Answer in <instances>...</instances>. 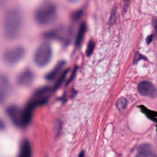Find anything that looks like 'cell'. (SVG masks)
<instances>
[{
  "mask_svg": "<svg viewBox=\"0 0 157 157\" xmlns=\"http://www.w3.org/2000/svg\"><path fill=\"white\" fill-rule=\"evenodd\" d=\"M23 25V13L17 7H11L5 13L2 31L4 37L7 40L17 39L21 32Z\"/></svg>",
  "mask_w": 157,
  "mask_h": 157,
  "instance_id": "obj_1",
  "label": "cell"
},
{
  "mask_svg": "<svg viewBox=\"0 0 157 157\" xmlns=\"http://www.w3.org/2000/svg\"><path fill=\"white\" fill-rule=\"evenodd\" d=\"M58 16L57 8L51 2H44L40 4L35 10L34 18L40 25H48L54 23Z\"/></svg>",
  "mask_w": 157,
  "mask_h": 157,
  "instance_id": "obj_2",
  "label": "cell"
},
{
  "mask_svg": "<svg viewBox=\"0 0 157 157\" xmlns=\"http://www.w3.org/2000/svg\"><path fill=\"white\" fill-rule=\"evenodd\" d=\"M52 48L48 42L40 44L35 50L33 55V61L36 66L40 67L46 66L51 61Z\"/></svg>",
  "mask_w": 157,
  "mask_h": 157,
  "instance_id": "obj_3",
  "label": "cell"
},
{
  "mask_svg": "<svg viewBox=\"0 0 157 157\" xmlns=\"http://www.w3.org/2000/svg\"><path fill=\"white\" fill-rule=\"evenodd\" d=\"M25 55V49L20 45L7 48L2 55L4 63L9 65H15L23 59Z\"/></svg>",
  "mask_w": 157,
  "mask_h": 157,
  "instance_id": "obj_4",
  "label": "cell"
},
{
  "mask_svg": "<svg viewBox=\"0 0 157 157\" xmlns=\"http://www.w3.org/2000/svg\"><path fill=\"white\" fill-rule=\"evenodd\" d=\"M6 112L12 122L17 126L25 128L26 126L25 121L23 109L16 105H10L7 107Z\"/></svg>",
  "mask_w": 157,
  "mask_h": 157,
  "instance_id": "obj_5",
  "label": "cell"
},
{
  "mask_svg": "<svg viewBox=\"0 0 157 157\" xmlns=\"http://www.w3.org/2000/svg\"><path fill=\"white\" fill-rule=\"evenodd\" d=\"M139 93L146 97L152 99L157 98V88L151 82L148 80L140 82L137 86Z\"/></svg>",
  "mask_w": 157,
  "mask_h": 157,
  "instance_id": "obj_6",
  "label": "cell"
},
{
  "mask_svg": "<svg viewBox=\"0 0 157 157\" xmlns=\"http://www.w3.org/2000/svg\"><path fill=\"white\" fill-rule=\"evenodd\" d=\"M34 80V74L30 69H25L17 77V82L18 85L22 86H30Z\"/></svg>",
  "mask_w": 157,
  "mask_h": 157,
  "instance_id": "obj_7",
  "label": "cell"
},
{
  "mask_svg": "<svg viewBox=\"0 0 157 157\" xmlns=\"http://www.w3.org/2000/svg\"><path fill=\"white\" fill-rule=\"evenodd\" d=\"M69 28H58V29H55L45 34V36L48 38L56 39L63 42L68 40L69 36L71 35V32Z\"/></svg>",
  "mask_w": 157,
  "mask_h": 157,
  "instance_id": "obj_8",
  "label": "cell"
},
{
  "mask_svg": "<svg viewBox=\"0 0 157 157\" xmlns=\"http://www.w3.org/2000/svg\"><path fill=\"white\" fill-rule=\"evenodd\" d=\"M10 83L8 77L6 75L1 74L0 78V98L1 102H3L6 99L10 93Z\"/></svg>",
  "mask_w": 157,
  "mask_h": 157,
  "instance_id": "obj_9",
  "label": "cell"
},
{
  "mask_svg": "<svg viewBox=\"0 0 157 157\" xmlns=\"http://www.w3.org/2000/svg\"><path fill=\"white\" fill-rule=\"evenodd\" d=\"M135 157H157V153L149 144H144L139 146Z\"/></svg>",
  "mask_w": 157,
  "mask_h": 157,
  "instance_id": "obj_10",
  "label": "cell"
},
{
  "mask_svg": "<svg viewBox=\"0 0 157 157\" xmlns=\"http://www.w3.org/2000/svg\"><path fill=\"white\" fill-rule=\"evenodd\" d=\"M32 149L30 142L27 139H24L20 144L18 157H31Z\"/></svg>",
  "mask_w": 157,
  "mask_h": 157,
  "instance_id": "obj_11",
  "label": "cell"
},
{
  "mask_svg": "<svg viewBox=\"0 0 157 157\" xmlns=\"http://www.w3.org/2000/svg\"><path fill=\"white\" fill-rule=\"evenodd\" d=\"M66 62L64 61H59L56 65L53 68V69L52 71H50L45 76V78L46 80H53L56 76L59 73V72L61 71V69L64 66Z\"/></svg>",
  "mask_w": 157,
  "mask_h": 157,
  "instance_id": "obj_12",
  "label": "cell"
},
{
  "mask_svg": "<svg viewBox=\"0 0 157 157\" xmlns=\"http://www.w3.org/2000/svg\"><path fill=\"white\" fill-rule=\"evenodd\" d=\"M86 30V25L85 22H82L78 29V32L75 37V45L76 46H79L85 36V33Z\"/></svg>",
  "mask_w": 157,
  "mask_h": 157,
  "instance_id": "obj_13",
  "label": "cell"
},
{
  "mask_svg": "<svg viewBox=\"0 0 157 157\" xmlns=\"http://www.w3.org/2000/svg\"><path fill=\"white\" fill-rule=\"evenodd\" d=\"M140 110L150 120L153 121H157V112H154L149 109H148L147 107L140 105Z\"/></svg>",
  "mask_w": 157,
  "mask_h": 157,
  "instance_id": "obj_14",
  "label": "cell"
},
{
  "mask_svg": "<svg viewBox=\"0 0 157 157\" xmlns=\"http://www.w3.org/2000/svg\"><path fill=\"white\" fill-rule=\"evenodd\" d=\"M68 71H69L68 69H66V70L64 71V72L59 75V77L58 80L56 81V82L55 86H54L53 88V91H55L56 90H57V89L59 88V86H60V85L62 84L63 80H64V78H66Z\"/></svg>",
  "mask_w": 157,
  "mask_h": 157,
  "instance_id": "obj_15",
  "label": "cell"
},
{
  "mask_svg": "<svg viewBox=\"0 0 157 157\" xmlns=\"http://www.w3.org/2000/svg\"><path fill=\"white\" fill-rule=\"evenodd\" d=\"M127 100L126 98L121 97L120 98L116 103V107L117 108V109H118L120 111L123 110L124 109H126V105H127Z\"/></svg>",
  "mask_w": 157,
  "mask_h": 157,
  "instance_id": "obj_16",
  "label": "cell"
},
{
  "mask_svg": "<svg viewBox=\"0 0 157 157\" xmlns=\"http://www.w3.org/2000/svg\"><path fill=\"white\" fill-rule=\"evenodd\" d=\"M83 11L82 9H78V10L73 12L71 16V20L73 21H78L80 20V18L82 17V16L83 15Z\"/></svg>",
  "mask_w": 157,
  "mask_h": 157,
  "instance_id": "obj_17",
  "label": "cell"
},
{
  "mask_svg": "<svg viewBox=\"0 0 157 157\" xmlns=\"http://www.w3.org/2000/svg\"><path fill=\"white\" fill-rule=\"evenodd\" d=\"M95 47V42L93 40H90L87 44L86 48V54L87 56H90L94 51Z\"/></svg>",
  "mask_w": 157,
  "mask_h": 157,
  "instance_id": "obj_18",
  "label": "cell"
},
{
  "mask_svg": "<svg viewBox=\"0 0 157 157\" xmlns=\"http://www.w3.org/2000/svg\"><path fill=\"white\" fill-rule=\"evenodd\" d=\"M141 59H146V58L145 56H144L142 54L139 53V52H136V54L134 55V61H133L134 64L137 63L139 61H140Z\"/></svg>",
  "mask_w": 157,
  "mask_h": 157,
  "instance_id": "obj_19",
  "label": "cell"
},
{
  "mask_svg": "<svg viewBox=\"0 0 157 157\" xmlns=\"http://www.w3.org/2000/svg\"><path fill=\"white\" fill-rule=\"evenodd\" d=\"M152 24L154 28L155 35L157 36V17H153L152 19Z\"/></svg>",
  "mask_w": 157,
  "mask_h": 157,
  "instance_id": "obj_20",
  "label": "cell"
},
{
  "mask_svg": "<svg viewBox=\"0 0 157 157\" xmlns=\"http://www.w3.org/2000/svg\"><path fill=\"white\" fill-rule=\"evenodd\" d=\"M154 37V35L153 34H151V35H149L147 39H146V42L147 44H149L153 40V38Z\"/></svg>",
  "mask_w": 157,
  "mask_h": 157,
  "instance_id": "obj_21",
  "label": "cell"
},
{
  "mask_svg": "<svg viewBox=\"0 0 157 157\" xmlns=\"http://www.w3.org/2000/svg\"><path fill=\"white\" fill-rule=\"evenodd\" d=\"M84 154H85V153H84L83 151H81L80 155H79V157H84Z\"/></svg>",
  "mask_w": 157,
  "mask_h": 157,
  "instance_id": "obj_22",
  "label": "cell"
}]
</instances>
